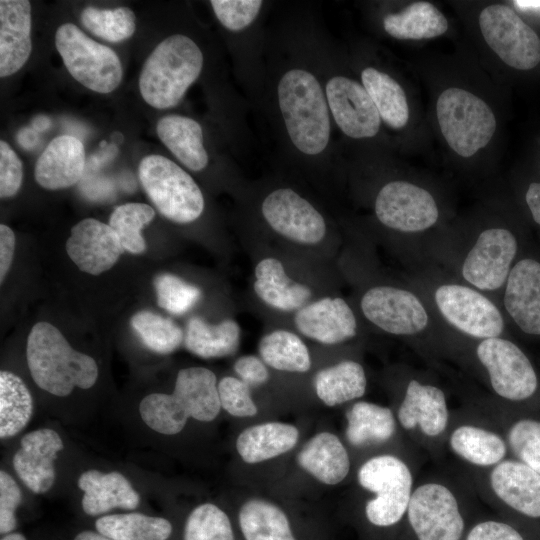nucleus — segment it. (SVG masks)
<instances>
[{
  "label": "nucleus",
  "mask_w": 540,
  "mask_h": 540,
  "mask_svg": "<svg viewBox=\"0 0 540 540\" xmlns=\"http://www.w3.org/2000/svg\"><path fill=\"white\" fill-rule=\"evenodd\" d=\"M364 245L345 244L338 262L364 327L401 338L430 360H454L460 342L438 320L424 294L408 278L381 272Z\"/></svg>",
  "instance_id": "obj_1"
},
{
  "label": "nucleus",
  "mask_w": 540,
  "mask_h": 540,
  "mask_svg": "<svg viewBox=\"0 0 540 540\" xmlns=\"http://www.w3.org/2000/svg\"><path fill=\"white\" fill-rule=\"evenodd\" d=\"M259 216L265 234L248 240L342 277L338 262L345 244L329 228L320 210L302 194L291 187L270 190L260 201Z\"/></svg>",
  "instance_id": "obj_2"
},
{
  "label": "nucleus",
  "mask_w": 540,
  "mask_h": 540,
  "mask_svg": "<svg viewBox=\"0 0 540 540\" xmlns=\"http://www.w3.org/2000/svg\"><path fill=\"white\" fill-rule=\"evenodd\" d=\"M251 262V297L269 324L286 318L311 301L338 293L343 278L294 260L270 247L246 240Z\"/></svg>",
  "instance_id": "obj_3"
},
{
  "label": "nucleus",
  "mask_w": 540,
  "mask_h": 540,
  "mask_svg": "<svg viewBox=\"0 0 540 540\" xmlns=\"http://www.w3.org/2000/svg\"><path fill=\"white\" fill-rule=\"evenodd\" d=\"M407 277L424 294L446 330L460 343L506 336L500 305L433 263L412 264Z\"/></svg>",
  "instance_id": "obj_4"
},
{
  "label": "nucleus",
  "mask_w": 540,
  "mask_h": 540,
  "mask_svg": "<svg viewBox=\"0 0 540 540\" xmlns=\"http://www.w3.org/2000/svg\"><path fill=\"white\" fill-rule=\"evenodd\" d=\"M519 240L511 229L488 226L463 242H443L427 263L492 297L498 304L517 262Z\"/></svg>",
  "instance_id": "obj_5"
},
{
  "label": "nucleus",
  "mask_w": 540,
  "mask_h": 540,
  "mask_svg": "<svg viewBox=\"0 0 540 540\" xmlns=\"http://www.w3.org/2000/svg\"><path fill=\"white\" fill-rule=\"evenodd\" d=\"M398 375L392 408L398 424L410 444L439 460L446 453L452 413L447 394L427 372L404 367Z\"/></svg>",
  "instance_id": "obj_6"
},
{
  "label": "nucleus",
  "mask_w": 540,
  "mask_h": 540,
  "mask_svg": "<svg viewBox=\"0 0 540 540\" xmlns=\"http://www.w3.org/2000/svg\"><path fill=\"white\" fill-rule=\"evenodd\" d=\"M477 496L461 474H433L416 481L406 515L413 540H462L466 508Z\"/></svg>",
  "instance_id": "obj_7"
},
{
  "label": "nucleus",
  "mask_w": 540,
  "mask_h": 540,
  "mask_svg": "<svg viewBox=\"0 0 540 540\" xmlns=\"http://www.w3.org/2000/svg\"><path fill=\"white\" fill-rule=\"evenodd\" d=\"M456 363L478 375L488 395L507 406L527 402L538 392L539 380L533 364L506 336L468 341Z\"/></svg>",
  "instance_id": "obj_8"
},
{
  "label": "nucleus",
  "mask_w": 540,
  "mask_h": 540,
  "mask_svg": "<svg viewBox=\"0 0 540 540\" xmlns=\"http://www.w3.org/2000/svg\"><path fill=\"white\" fill-rule=\"evenodd\" d=\"M220 409L216 375L204 367L181 369L171 394H149L139 405L145 424L164 435L181 432L189 418L212 421Z\"/></svg>",
  "instance_id": "obj_9"
},
{
  "label": "nucleus",
  "mask_w": 540,
  "mask_h": 540,
  "mask_svg": "<svg viewBox=\"0 0 540 540\" xmlns=\"http://www.w3.org/2000/svg\"><path fill=\"white\" fill-rule=\"evenodd\" d=\"M26 358L34 382L55 396L69 395L74 387L88 389L98 377L95 360L73 349L48 322L36 323L27 338Z\"/></svg>",
  "instance_id": "obj_10"
},
{
  "label": "nucleus",
  "mask_w": 540,
  "mask_h": 540,
  "mask_svg": "<svg viewBox=\"0 0 540 540\" xmlns=\"http://www.w3.org/2000/svg\"><path fill=\"white\" fill-rule=\"evenodd\" d=\"M278 104L294 146L306 155H318L330 139L327 99L316 77L303 69L287 71L279 81Z\"/></svg>",
  "instance_id": "obj_11"
},
{
  "label": "nucleus",
  "mask_w": 540,
  "mask_h": 540,
  "mask_svg": "<svg viewBox=\"0 0 540 540\" xmlns=\"http://www.w3.org/2000/svg\"><path fill=\"white\" fill-rule=\"evenodd\" d=\"M203 54L188 36L175 34L160 42L146 59L140 76V93L150 106H176L198 78Z\"/></svg>",
  "instance_id": "obj_12"
},
{
  "label": "nucleus",
  "mask_w": 540,
  "mask_h": 540,
  "mask_svg": "<svg viewBox=\"0 0 540 540\" xmlns=\"http://www.w3.org/2000/svg\"><path fill=\"white\" fill-rule=\"evenodd\" d=\"M416 468L396 453L373 455L359 466L358 485L372 495L364 506L371 525L388 528L404 520L417 481Z\"/></svg>",
  "instance_id": "obj_13"
},
{
  "label": "nucleus",
  "mask_w": 540,
  "mask_h": 540,
  "mask_svg": "<svg viewBox=\"0 0 540 540\" xmlns=\"http://www.w3.org/2000/svg\"><path fill=\"white\" fill-rule=\"evenodd\" d=\"M461 474L491 506L540 519V474L524 463L508 457L489 469L463 467Z\"/></svg>",
  "instance_id": "obj_14"
},
{
  "label": "nucleus",
  "mask_w": 540,
  "mask_h": 540,
  "mask_svg": "<svg viewBox=\"0 0 540 540\" xmlns=\"http://www.w3.org/2000/svg\"><path fill=\"white\" fill-rule=\"evenodd\" d=\"M140 182L157 210L177 224H190L204 212L203 193L179 165L161 155L144 157L138 167Z\"/></svg>",
  "instance_id": "obj_15"
},
{
  "label": "nucleus",
  "mask_w": 540,
  "mask_h": 540,
  "mask_svg": "<svg viewBox=\"0 0 540 540\" xmlns=\"http://www.w3.org/2000/svg\"><path fill=\"white\" fill-rule=\"evenodd\" d=\"M440 130L453 151L470 157L485 147L496 130L493 111L485 101L469 91L448 88L436 103Z\"/></svg>",
  "instance_id": "obj_16"
},
{
  "label": "nucleus",
  "mask_w": 540,
  "mask_h": 540,
  "mask_svg": "<svg viewBox=\"0 0 540 540\" xmlns=\"http://www.w3.org/2000/svg\"><path fill=\"white\" fill-rule=\"evenodd\" d=\"M378 223L391 236H423L436 226L439 206L427 189L405 180H393L378 190L373 205Z\"/></svg>",
  "instance_id": "obj_17"
},
{
  "label": "nucleus",
  "mask_w": 540,
  "mask_h": 540,
  "mask_svg": "<svg viewBox=\"0 0 540 540\" xmlns=\"http://www.w3.org/2000/svg\"><path fill=\"white\" fill-rule=\"evenodd\" d=\"M445 447L471 469H489L509 455L502 432L470 401L452 410Z\"/></svg>",
  "instance_id": "obj_18"
},
{
  "label": "nucleus",
  "mask_w": 540,
  "mask_h": 540,
  "mask_svg": "<svg viewBox=\"0 0 540 540\" xmlns=\"http://www.w3.org/2000/svg\"><path fill=\"white\" fill-rule=\"evenodd\" d=\"M56 48L71 76L90 90L110 93L122 79V65L117 54L65 23L55 34Z\"/></svg>",
  "instance_id": "obj_19"
},
{
  "label": "nucleus",
  "mask_w": 540,
  "mask_h": 540,
  "mask_svg": "<svg viewBox=\"0 0 540 540\" xmlns=\"http://www.w3.org/2000/svg\"><path fill=\"white\" fill-rule=\"evenodd\" d=\"M270 325L289 328L304 338L326 346L356 340L364 327L350 300L339 293L321 296Z\"/></svg>",
  "instance_id": "obj_20"
},
{
  "label": "nucleus",
  "mask_w": 540,
  "mask_h": 540,
  "mask_svg": "<svg viewBox=\"0 0 540 540\" xmlns=\"http://www.w3.org/2000/svg\"><path fill=\"white\" fill-rule=\"evenodd\" d=\"M487 45L508 66L530 70L540 63V38L510 7L489 5L479 15Z\"/></svg>",
  "instance_id": "obj_21"
},
{
  "label": "nucleus",
  "mask_w": 540,
  "mask_h": 540,
  "mask_svg": "<svg viewBox=\"0 0 540 540\" xmlns=\"http://www.w3.org/2000/svg\"><path fill=\"white\" fill-rule=\"evenodd\" d=\"M328 107L340 130L354 139L374 137L381 117L362 84L345 77H332L326 84Z\"/></svg>",
  "instance_id": "obj_22"
},
{
  "label": "nucleus",
  "mask_w": 540,
  "mask_h": 540,
  "mask_svg": "<svg viewBox=\"0 0 540 540\" xmlns=\"http://www.w3.org/2000/svg\"><path fill=\"white\" fill-rule=\"evenodd\" d=\"M499 305L526 335L540 336V261L522 257L512 267Z\"/></svg>",
  "instance_id": "obj_23"
},
{
  "label": "nucleus",
  "mask_w": 540,
  "mask_h": 540,
  "mask_svg": "<svg viewBox=\"0 0 540 540\" xmlns=\"http://www.w3.org/2000/svg\"><path fill=\"white\" fill-rule=\"evenodd\" d=\"M66 251L81 271L99 275L117 262L124 248L110 225L87 218L72 227Z\"/></svg>",
  "instance_id": "obj_24"
},
{
  "label": "nucleus",
  "mask_w": 540,
  "mask_h": 540,
  "mask_svg": "<svg viewBox=\"0 0 540 540\" xmlns=\"http://www.w3.org/2000/svg\"><path fill=\"white\" fill-rule=\"evenodd\" d=\"M60 435L42 428L25 434L13 457V467L20 480L36 494L46 493L54 484V462L63 449Z\"/></svg>",
  "instance_id": "obj_25"
},
{
  "label": "nucleus",
  "mask_w": 540,
  "mask_h": 540,
  "mask_svg": "<svg viewBox=\"0 0 540 540\" xmlns=\"http://www.w3.org/2000/svg\"><path fill=\"white\" fill-rule=\"evenodd\" d=\"M346 420V440L357 450L390 444L403 434L392 408L369 401L354 402Z\"/></svg>",
  "instance_id": "obj_26"
},
{
  "label": "nucleus",
  "mask_w": 540,
  "mask_h": 540,
  "mask_svg": "<svg viewBox=\"0 0 540 540\" xmlns=\"http://www.w3.org/2000/svg\"><path fill=\"white\" fill-rule=\"evenodd\" d=\"M85 170L83 143L71 135L54 138L35 164L36 182L48 190H59L76 184Z\"/></svg>",
  "instance_id": "obj_27"
},
{
  "label": "nucleus",
  "mask_w": 540,
  "mask_h": 540,
  "mask_svg": "<svg viewBox=\"0 0 540 540\" xmlns=\"http://www.w3.org/2000/svg\"><path fill=\"white\" fill-rule=\"evenodd\" d=\"M31 5L27 0L0 1V76L7 77L28 60L32 43Z\"/></svg>",
  "instance_id": "obj_28"
},
{
  "label": "nucleus",
  "mask_w": 540,
  "mask_h": 540,
  "mask_svg": "<svg viewBox=\"0 0 540 540\" xmlns=\"http://www.w3.org/2000/svg\"><path fill=\"white\" fill-rule=\"evenodd\" d=\"M77 485L83 491L82 509L90 516L105 514L116 508L133 510L140 502V496L129 480L117 471H85L79 476Z\"/></svg>",
  "instance_id": "obj_29"
},
{
  "label": "nucleus",
  "mask_w": 540,
  "mask_h": 540,
  "mask_svg": "<svg viewBox=\"0 0 540 540\" xmlns=\"http://www.w3.org/2000/svg\"><path fill=\"white\" fill-rule=\"evenodd\" d=\"M297 461L302 469L327 485L342 482L351 469L346 447L330 432H321L312 437L299 452Z\"/></svg>",
  "instance_id": "obj_30"
},
{
  "label": "nucleus",
  "mask_w": 540,
  "mask_h": 540,
  "mask_svg": "<svg viewBox=\"0 0 540 540\" xmlns=\"http://www.w3.org/2000/svg\"><path fill=\"white\" fill-rule=\"evenodd\" d=\"M240 340L241 328L234 317L212 323L201 316H193L187 321L183 343L192 354L210 359L233 355Z\"/></svg>",
  "instance_id": "obj_31"
},
{
  "label": "nucleus",
  "mask_w": 540,
  "mask_h": 540,
  "mask_svg": "<svg viewBox=\"0 0 540 540\" xmlns=\"http://www.w3.org/2000/svg\"><path fill=\"white\" fill-rule=\"evenodd\" d=\"M364 366L356 359H342L316 372L313 386L317 397L328 407L362 398L367 390Z\"/></svg>",
  "instance_id": "obj_32"
},
{
  "label": "nucleus",
  "mask_w": 540,
  "mask_h": 540,
  "mask_svg": "<svg viewBox=\"0 0 540 540\" xmlns=\"http://www.w3.org/2000/svg\"><path fill=\"white\" fill-rule=\"evenodd\" d=\"M156 131L162 143L187 168L195 172L206 168L208 154L203 144V131L197 121L168 115L158 121Z\"/></svg>",
  "instance_id": "obj_33"
},
{
  "label": "nucleus",
  "mask_w": 540,
  "mask_h": 540,
  "mask_svg": "<svg viewBox=\"0 0 540 540\" xmlns=\"http://www.w3.org/2000/svg\"><path fill=\"white\" fill-rule=\"evenodd\" d=\"M298 437L293 425L266 422L244 429L236 440V449L244 462L256 464L288 452Z\"/></svg>",
  "instance_id": "obj_34"
},
{
  "label": "nucleus",
  "mask_w": 540,
  "mask_h": 540,
  "mask_svg": "<svg viewBox=\"0 0 540 540\" xmlns=\"http://www.w3.org/2000/svg\"><path fill=\"white\" fill-rule=\"evenodd\" d=\"M258 343L259 357L269 367L281 372L306 373L312 367V358L302 336L295 331L271 326Z\"/></svg>",
  "instance_id": "obj_35"
},
{
  "label": "nucleus",
  "mask_w": 540,
  "mask_h": 540,
  "mask_svg": "<svg viewBox=\"0 0 540 540\" xmlns=\"http://www.w3.org/2000/svg\"><path fill=\"white\" fill-rule=\"evenodd\" d=\"M384 30L392 37L402 40L434 38L448 29L445 16L429 2H414L398 13L383 19Z\"/></svg>",
  "instance_id": "obj_36"
},
{
  "label": "nucleus",
  "mask_w": 540,
  "mask_h": 540,
  "mask_svg": "<svg viewBox=\"0 0 540 540\" xmlns=\"http://www.w3.org/2000/svg\"><path fill=\"white\" fill-rule=\"evenodd\" d=\"M362 85L375 104L381 119L400 129L409 120V107L403 88L388 74L367 67L361 73Z\"/></svg>",
  "instance_id": "obj_37"
},
{
  "label": "nucleus",
  "mask_w": 540,
  "mask_h": 540,
  "mask_svg": "<svg viewBox=\"0 0 540 540\" xmlns=\"http://www.w3.org/2000/svg\"><path fill=\"white\" fill-rule=\"evenodd\" d=\"M239 525L245 540H296L283 510L262 499L242 505Z\"/></svg>",
  "instance_id": "obj_38"
},
{
  "label": "nucleus",
  "mask_w": 540,
  "mask_h": 540,
  "mask_svg": "<svg viewBox=\"0 0 540 540\" xmlns=\"http://www.w3.org/2000/svg\"><path fill=\"white\" fill-rule=\"evenodd\" d=\"M95 528L113 540H167L172 533L167 519L138 512L102 516Z\"/></svg>",
  "instance_id": "obj_39"
},
{
  "label": "nucleus",
  "mask_w": 540,
  "mask_h": 540,
  "mask_svg": "<svg viewBox=\"0 0 540 540\" xmlns=\"http://www.w3.org/2000/svg\"><path fill=\"white\" fill-rule=\"evenodd\" d=\"M33 400L24 381L9 371L0 372V437L15 436L28 424Z\"/></svg>",
  "instance_id": "obj_40"
},
{
  "label": "nucleus",
  "mask_w": 540,
  "mask_h": 540,
  "mask_svg": "<svg viewBox=\"0 0 540 540\" xmlns=\"http://www.w3.org/2000/svg\"><path fill=\"white\" fill-rule=\"evenodd\" d=\"M131 326L147 348L170 354L184 342V331L170 318L142 310L131 318Z\"/></svg>",
  "instance_id": "obj_41"
},
{
  "label": "nucleus",
  "mask_w": 540,
  "mask_h": 540,
  "mask_svg": "<svg viewBox=\"0 0 540 540\" xmlns=\"http://www.w3.org/2000/svg\"><path fill=\"white\" fill-rule=\"evenodd\" d=\"M155 216L154 209L144 203H126L114 209L109 225L117 234L124 250L139 254L146 248L141 230Z\"/></svg>",
  "instance_id": "obj_42"
},
{
  "label": "nucleus",
  "mask_w": 540,
  "mask_h": 540,
  "mask_svg": "<svg viewBox=\"0 0 540 540\" xmlns=\"http://www.w3.org/2000/svg\"><path fill=\"white\" fill-rule=\"evenodd\" d=\"M135 20L133 11L127 7L97 9L89 6L81 13L83 26L109 42H121L131 37L136 28Z\"/></svg>",
  "instance_id": "obj_43"
},
{
  "label": "nucleus",
  "mask_w": 540,
  "mask_h": 540,
  "mask_svg": "<svg viewBox=\"0 0 540 540\" xmlns=\"http://www.w3.org/2000/svg\"><path fill=\"white\" fill-rule=\"evenodd\" d=\"M184 540H235L227 514L212 503L197 506L188 516Z\"/></svg>",
  "instance_id": "obj_44"
},
{
  "label": "nucleus",
  "mask_w": 540,
  "mask_h": 540,
  "mask_svg": "<svg viewBox=\"0 0 540 540\" xmlns=\"http://www.w3.org/2000/svg\"><path fill=\"white\" fill-rule=\"evenodd\" d=\"M154 284L158 305L173 315L191 311L203 294L198 285L171 273L158 275Z\"/></svg>",
  "instance_id": "obj_45"
},
{
  "label": "nucleus",
  "mask_w": 540,
  "mask_h": 540,
  "mask_svg": "<svg viewBox=\"0 0 540 540\" xmlns=\"http://www.w3.org/2000/svg\"><path fill=\"white\" fill-rule=\"evenodd\" d=\"M221 408L234 417H252L258 412L251 388L238 377L225 376L218 382Z\"/></svg>",
  "instance_id": "obj_46"
},
{
  "label": "nucleus",
  "mask_w": 540,
  "mask_h": 540,
  "mask_svg": "<svg viewBox=\"0 0 540 540\" xmlns=\"http://www.w3.org/2000/svg\"><path fill=\"white\" fill-rule=\"evenodd\" d=\"M211 6L220 23L230 31H241L258 16L260 0H212Z\"/></svg>",
  "instance_id": "obj_47"
},
{
  "label": "nucleus",
  "mask_w": 540,
  "mask_h": 540,
  "mask_svg": "<svg viewBox=\"0 0 540 540\" xmlns=\"http://www.w3.org/2000/svg\"><path fill=\"white\" fill-rule=\"evenodd\" d=\"M22 494L16 481L5 471L0 472V533H11L17 526L16 510Z\"/></svg>",
  "instance_id": "obj_48"
},
{
  "label": "nucleus",
  "mask_w": 540,
  "mask_h": 540,
  "mask_svg": "<svg viewBox=\"0 0 540 540\" xmlns=\"http://www.w3.org/2000/svg\"><path fill=\"white\" fill-rule=\"evenodd\" d=\"M22 162L4 140L0 141V196H14L22 183Z\"/></svg>",
  "instance_id": "obj_49"
},
{
  "label": "nucleus",
  "mask_w": 540,
  "mask_h": 540,
  "mask_svg": "<svg viewBox=\"0 0 540 540\" xmlns=\"http://www.w3.org/2000/svg\"><path fill=\"white\" fill-rule=\"evenodd\" d=\"M462 540H525V538L517 528L506 521L485 519L468 528Z\"/></svg>",
  "instance_id": "obj_50"
},
{
  "label": "nucleus",
  "mask_w": 540,
  "mask_h": 540,
  "mask_svg": "<svg viewBox=\"0 0 540 540\" xmlns=\"http://www.w3.org/2000/svg\"><path fill=\"white\" fill-rule=\"evenodd\" d=\"M233 368L237 377L251 389L266 384L270 379L268 366L256 355L240 356Z\"/></svg>",
  "instance_id": "obj_51"
},
{
  "label": "nucleus",
  "mask_w": 540,
  "mask_h": 540,
  "mask_svg": "<svg viewBox=\"0 0 540 540\" xmlns=\"http://www.w3.org/2000/svg\"><path fill=\"white\" fill-rule=\"evenodd\" d=\"M15 235L7 225H0V280L3 282L14 254Z\"/></svg>",
  "instance_id": "obj_52"
},
{
  "label": "nucleus",
  "mask_w": 540,
  "mask_h": 540,
  "mask_svg": "<svg viewBox=\"0 0 540 540\" xmlns=\"http://www.w3.org/2000/svg\"><path fill=\"white\" fill-rule=\"evenodd\" d=\"M525 201L535 223L540 226V182L529 184Z\"/></svg>",
  "instance_id": "obj_53"
},
{
  "label": "nucleus",
  "mask_w": 540,
  "mask_h": 540,
  "mask_svg": "<svg viewBox=\"0 0 540 540\" xmlns=\"http://www.w3.org/2000/svg\"><path fill=\"white\" fill-rule=\"evenodd\" d=\"M18 144L25 150H33L39 143L38 132L32 127H23L17 134Z\"/></svg>",
  "instance_id": "obj_54"
},
{
  "label": "nucleus",
  "mask_w": 540,
  "mask_h": 540,
  "mask_svg": "<svg viewBox=\"0 0 540 540\" xmlns=\"http://www.w3.org/2000/svg\"><path fill=\"white\" fill-rule=\"evenodd\" d=\"M118 148L114 144L108 145L105 149H101L93 157L90 158L89 164L91 168H98L105 162L110 161L117 154Z\"/></svg>",
  "instance_id": "obj_55"
},
{
  "label": "nucleus",
  "mask_w": 540,
  "mask_h": 540,
  "mask_svg": "<svg viewBox=\"0 0 540 540\" xmlns=\"http://www.w3.org/2000/svg\"><path fill=\"white\" fill-rule=\"evenodd\" d=\"M514 6L525 12L540 14V0H516L512 2Z\"/></svg>",
  "instance_id": "obj_56"
},
{
  "label": "nucleus",
  "mask_w": 540,
  "mask_h": 540,
  "mask_svg": "<svg viewBox=\"0 0 540 540\" xmlns=\"http://www.w3.org/2000/svg\"><path fill=\"white\" fill-rule=\"evenodd\" d=\"M51 125V119L46 115L35 116L31 121V127L38 133L48 130Z\"/></svg>",
  "instance_id": "obj_57"
},
{
  "label": "nucleus",
  "mask_w": 540,
  "mask_h": 540,
  "mask_svg": "<svg viewBox=\"0 0 540 540\" xmlns=\"http://www.w3.org/2000/svg\"><path fill=\"white\" fill-rule=\"evenodd\" d=\"M74 540H113L105 535H103L100 532H95L91 530H85L80 533H78Z\"/></svg>",
  "instance_id": "obj_58"
},
{
  "label": "nucleus",
  "mask_w": 540,
  "mask_h": 540,
  "mask_svg": "<svg viewBox=\"0 0 540 540\" xmlns=\"http://www.w3.org/2000/svg\"><path fill=\"white\" fill-rule=\"evenodd\" d=\"M1 540H27L26 537L17 532H11L2 536Z\"/></svg>",
  "instance_id": "obj_59"
}]
</instances>
